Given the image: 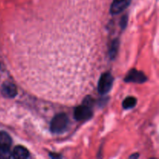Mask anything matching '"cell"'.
Returning a JSON list of instances; mask_svg holds the SVG:
<instances>
[{
    "instance_id": "cell-2",
    "label": "cell",
    "mask_w": 159,
    "mask_h": 159,
    "mask_svg": "<svg viewBox=\"0 0 159 159\" xmlns=\"http://www.w3.org/2000/svg\"><path fill=\"white\" fill-rule=\"evenodd\" d=\"M113 77L110 73H104L101 75L98 82V91L101 95L107 94L112 89L113 84Z\"/></svg>"
},
{
    "instance_id": "cell-1",
    "label": "cell",
    "mask_w": 159,
    "mask_h": 159,
    "mask_svg": "<svg viewBox=\"0 0 159 159\" xmlns=\"http://www.w3.org/2000/svg\"><path fill=\"white\" fill-rule=\"evenodd\" d=\"M69 124V119L65 113L57 114L52 119L51 123V131L53 134H61L66 130Z\"/></svg>"
},
{
    "instance_id": "cell-6",
    "label": "cell",
    "mask_w": 159,
    "mask_h": 159,
    "mask_svg": "<svg viewBox=\"0 0 159 159\" xmlns=\"http://www.w3.org/2000/svg\"><path fill=\"white\" fill-rule=\"evenodd\" d=\"M131 0H113L110 6V13L116 15L125 10L130 6Z\"/></svg>"
},
{
    "instance_id": "cell-13",
    "label": "cell",
    "mask_w": 159,
    "mask_h": 159,
    "mask_svg": "<svg viewBox=\"0 0 159 159\" xmlns=\"http://www.w3.org/2000/svg\"><path fill=\"white\" fill-rule=\"evenodd\" d=\"M0 158H1V155H0Z\"/></svg>"
},
{
    "instance_id": "cell-12",
    "label": "cell",
    "mask_w": 159,
    "mask_h": 159,
    "mask_svg": "<svg viewBox=\"0 0 159 159\" xmlns=\"http://www.w3.org/2000/svg\"><path fill=\"white\" fill-rule=\"evenodd\" d=\"M139 157V155L138 154H137V155H131V156H130V158H137Z\"/></svg>"
},
{
    "instance_id": "cell-4",
    "label": "cell",
    "mask_w": 159,
    "mask_h": 159,
    "mask_svg": "<svg viewBox=\"0 0 159 159\" xmlns=\"http://www.w3.org/2000/svg\"><path fill=\"white\" fill-rule=\"evenodd\" d=\"M148 78L142 71H138L136 69L130 70L124 79L127 82H134V83L141 84L147 81Z\"/></svg>"
},
{
    "instance_id": "cell-8",
    "label": "cell",
    "mask_w": 159,
    "mask_h": 159,
    "mask_svg": "<svg viewBox=\"0 0 159 159\" xmlns=\"http://www.w3.org/2000/svg\"><path fill=\"white\" fill-rule=\"evenodd\" d=\"M11 157L14 158L20 159L28 158L30 157L29 151L26 148L23 147V146H17L13 149V152H12Z\"/></svg>"
},
{
    "instance_id": "cell-9",
    "label": "cell",
    "mask_w": 159,
    "mask_h": 159,
    "mask_svg": "<svg viewBox=\"0 0 159 159\" xmlns=\"http://www.w3.org/2000/svg\"><path fill=\"white\" fill-rule=\"evenodd\" d=\"M120 47V41L119 39H115L113 40V41L112 42L111 45H110V51H109V55H110V57L113 60L115 57H116V54H117L118 50H119Z\"/></svg>"
},
{
    "instance_id": "cell-7",
    "label": "cell",
    "mask_w": 159,
    "mask_h": 159,
    "mask_svg": "<svg viewBox=\"0 0 159 159\" xmlns=\"http://www.w3.org/2000/svg\"><path fill=\"white\" fill-rule=\"evenodd\" d=\"M1 93L6 98H14L17 95L16 86L10 82H5L1 88Z\"/></svg>"
},
{
    "instance_id": "cell-11",
    "label": "cell",
    "mask_w": 159,
    "mask_h": 159,
    "mask_svg": "<svg viewBox=\"0 0 159 159\" xmlns=\"http://www.w3.org/2000/svg\"><path fill=\"white\" fill-rule=\"evenodd\" d=\"M127 22H128V18H127V15L124 16L121 18L120 23V27L122 28L123 30H124L126 27H127Z\"/></svg>"
},
{
    "instance_id": "cell-5",
    "label": "cell",
    "mask_w": 159,
    "mask_h": 159,
    "mask_svg": "<svg viewBox=\"0 0 159 159\" xmlns=\"http://www.w3.org/2000/svg\"><path fill=\"white\" fill-rule=\"evenodd\" d=\"M12 139L10 136L5 131H0V155L4 157L10 150Z\"/></svg>"
},
{
    "instance_id": "cell-3",
    "label": "cell",
    "mask_w": 159,
    "mask_h": 159,
    "mask_svg": "<svg viewBox=\"0 0 159 159\" xmlns=\"http://www.w3.org/2000/svg\"><path fill=\"white\" fill-rule=\"evenodd\" d=\"M93 116L92 108L89 106L82 104V106L76 107L74 111V117L78 121L87 120Z\"/></svg>"
},
{
    "instance_id": "cell-10",
    "label": "cell",
    "mask_w": 159,
    "mask_h": 159,
    "mask_svg": "<svg viewBox=\"0 0 159 159\" xmlns=\"http://www.w3.org/2000/svg\"><path fill=\"white\" fill-rule=\"evenodd\" d=\"M137 104V99L133 96H129L127 97L123 102V107L125 110H130L134 108Z\"/></svg>"
}]
</instances>
